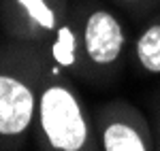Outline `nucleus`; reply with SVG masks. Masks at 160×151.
<instances>
[{"label":"nucleus","instance_id":"nucleus-8","mask_svg":"<svg viewBox=\"0 0 160 151\" xmlns=\"http://www.w3.org/2000/svg\"><path fill=\"white\" fill-rule=\"evenodd\" d=\"M126 2H135V0H126Z\"/></svg>","mask_w":160,"mask_h":151},{"label":"nucleus","instance_id":"nucleus-4","mask_svg":"<svg viewBox=\"0 0 160 151\" xmlns=\"http://www.w3.org/2000/svg\"><path fill=\"white\" fill-rule=\"evenodd\" d=\"M105 151H148L141 134L126 124H111L102 132Z\"/></svg>","mask_w":160,"mask_h":151},{"label":"nucleus","instance_id":"nucleus-1","mask_svg":"<svg viewBox=\"0 0 160 151\" xmlns=\"http://www.w3.org/2000/svg\"><path fill=\"white\" fill-rule=\"evenodd\" d=\"M41 126L56 151H81L88 126L79 102L66 87L53 85L41 98Z\"/></svg>","mask_w":160,"mask_h":151},{"label":"nucleus","instance_id":"nucleus-5","mask_svg":"<svg viewBox=\"0 0 160 151\" xmlns=\"http://www.w3.org/2000/svg\"><path fill=\"white\" fill-rule=\"evenodd\" d=\"M137 55L143 68L149 73H160V26L148 28L137 40Z\"/></svg>","mask_w":160,"mask_h":151},{"label":"nucleus","instance_id":"nucleus-2","mask_svg":"<svg viewBox=\"0 0 160 151\" xmlns=\"http://www.w3.org/2000/svg\"><path fill=\"white\" fill-rule=\"evenodd\" d=\"M34 115V96L30 87L0 75V134H22Z\"/></svg>","mask_w":160,"mask_h":151},{"label":"nucleus","instance_id":"nucleus-7","mask_svg":"<svg viewBox=\"0 0 160 151\" xmlns=\"http://www.w3.org/2000/svg\"><path fill=\"white\" fill-rule=\"evenodd\" d=\"M22 7H24L30 19L37 21L38 26H43L45 30H51L56 26V17H53V11L49 9V4L45 0H17Z\"/></svg>","mask_w":160,"mask_h":151},{"label":"nucleus","instance_id":"nucleus-6","mask_svg":"<svg viewBox=\"0 0 160 151\" xmlns=\"http://www.w3.org/2000/svg\"><path fill=\"white\" fill-rule=\"evenodd\" d=\"M75 34L68 26L60 28L56 45H53V58L62 64V66H71L75 62Z\"/></svg>","mask_w":160,"mask_h":151},{"label":"nucleus","instance_id":"nucleus-3","mask_svg":"<svg viewBox=\"0 0 160 151\" xmlns=\"http://www.w3.org/2000/svg\"><path fill=\"white\" fill-rule=\"evenodd\" d=\"M88 55L96 64H111L122 51L124 32L118 19L107 11H94L83 28Z\"/></svg>","mask_w":160,"mask_h":151}]
</instances>
